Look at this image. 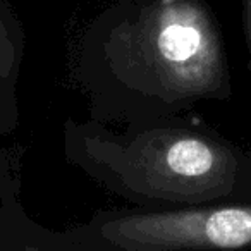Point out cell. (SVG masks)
I'll return each instance as SVG.
<instances>
[{
    "label": "cell",
    "mask_w": 251,
    "mask_h": 251,
    "mask_svg": "<svg viewBox=\"0 0 251 251\" xmlns=\"http://www.w3.org/2000/svg\"><path fill=\"white\" fill-rule=\"evenodd\" d=\"M66 157L97 182L148 210L196 206L232 195L239 157L230 145L172 117L66 124Z\"/></svg>",
    "instance_id": "7a4b0ae2"
},
{
    "label": "cell",
    "mask_w": 251,
    "mask_h": 251,
    "mask_svg": "<svg viewBox=\"0 0 251 251\" xmlns=\"http://www.w3.org/2000/svg\"><path fill=\"white\" fill-rule=\"evenodd\" d=\"M243 11H244V28H246V36L251 52V0H243Z\"/></svg>",
    "instance_id": "5b68a950"
},
{
    "label": "cell",
    "mask_w": 251,
    "mask_h": 251,
    "mask_svg": "<svg viewBox=\"0 0 251 251\" xmlns=\"http://www.w3.org/2000/svg\"><path fill=\"white\" fill-rule=\"evenodd\" d=\"M25 251H42V250H38L36 246H26Z\"/></svg>",
    "instance_id": "8992f818"
},
{
    "label": "cell",
    "mask_w": 251,
    "mask_h": 251,
    "mask_svg": "<svg viewBox=\"0 0 251 251\" xmlns=\"http://www.w3.org/2000/svg\"><path fill=\"white\" fill-rule=\"evenodd\" d=\"M11 193V181L7 176V167H5V158L0 151V196H7Z\"/></svg>",
    "instance_id": "277c9868"
},
{
    "label": "cell",
    "mask_w": 251,
    "mask_h": 251,
    "mask_svg": "<svg viewBox=\"0 0 251 251\" xmlns=\"http://www.w3.org/2000/svg\"><path fill=\"white\" fill-rule=\"evenodd\" d=\"M119 251H239L251 248V205H196L119 213L98 226Z\"/></svg>",
    "instance_id": "3957f363"
},
{
    "label": "cell",
    "mask_w": 251,
    "mask_h": 251,
    "mask_svg": "<svg viewBox=\"0 0 251 251\" xmlns=\"http://www.w3.org/2000/svg\"><path fill=\"white\" fill-rule=\"evenodd\" d=\"M91 86L108 119L172 117L229 95L219 28L200 0H150L110 29Z\"/></svg>",
    "instance_id": "6da1fadb"
}]
</instances>
